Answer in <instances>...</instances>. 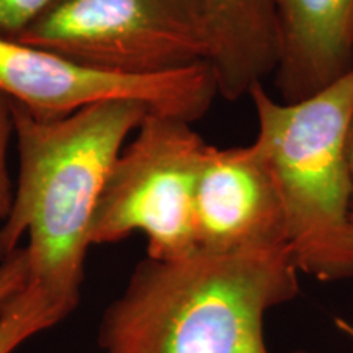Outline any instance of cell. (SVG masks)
<instances>
[{
  "instance_id": "obj_8",
  "label": "cell",
  "mask_w": 353,
  "mask_h": 353,
  "mask_svg": "<svg viewBox=\"0 0 353 353\" xmlns=\"http://www.w3.org/2000/svg\"><path fill=\"white\" fill-rule=\"evenodd\" d=\"M278 100L311 99L353 70V0H275Z\"/></svg>"
},
{
  "instance_id": "obj_7",
  "label": "cell",
  "mask_w": 353,
  "mask_h": 353,
  "mask_svg": "<svg viewBox=\"0 0 353 353\" xmlns=\"http://www.w3.org/2000/svg\"><path fill=\"white\" fill-rule=\"evenodd\" d=\"M198 250L290 249L286 216L262 145L206 148L195 192Z\"/></svg>"
},
{
  "instance_id": "obj_4",
  "label": "cell",
  "mask_w": 353,
  "mask_h": 353,
  "mask_svg": "<svg viewBox=\"0 0 353 353\" xmlns=\"http://www.w3.org/2000/svg\"><path fill=\"white\" fill-rule=\"evenodd\" d=\"M192 125L145 114L105 176L92 221V245L141 232L151 259L175 260L196 252L195 192L208 143Z\"/></svg>"
},
{
  "instance_id": "obj_6",
  "label": "cell",
  "mask_w": 353,
  "mask_h": 353,
  "mask_svg": "<svg viewBox=\"0 0 353 353\" xmlns=\"http://www.w3.org/2000/svg\"><path fill=\"white\" fill-rule=\"evenodd\" d=\"M0 94L25 112L57 120L107 101H139L151 113L195 123L218 95L208 64L154 76H125L0 37Z\"/></svg>"
},
{
  "instance_id": "obj_14",
  "label": "cell",
  "mask_w": 353,
  "mask_h": 353,
  "mask_svg": "<svg viewBox=\"0 0 353 353\" xmlns=\"http://www.w3.org/2000/svg\"><path fill=\"white\" fill-rule=\"evenodd\" d=\"M347 159H348V169H350V179L353 185V112L348 121V131H347Z\"/></svg>"
},
{
  "instance_id": "obj_2",
  "label": "cell",
  "mask_w": 353,
  "mask_h": 353,
  "mask_svg": "<svg viewBox=\"0 0 353 353\" xmlns=\"http://www.w3.org/2000/svg\"><path fill=\"white\" fill-rule=\"evenodd\" d=\"M299 293L290 249L145 257L101 314L100 353H268L265 317Z\"/></svg>"
},
{
  "instance_id": "obj_13",
  "label": "cell",
  "mask_w": 353,
  "mask_h": 353,
  "mask_svg": "<svg viewBox=\"0 0 353 353\" xmlns=\"http://www.w3.org/2000/svg\"><path fill=\"white\" fill-rule=\"evenodd\" d=\"M52 0H0V37L19 39Z\"/></svg>"
},
{
  "instance_id": "obj_5",
  "label": "cell",
  "mask_w": 353,
  "mask_h": 353,
  "mask_svg": "<svg viewBox=\"0 0 353 353\" xmlns=\"http://www.w3.org/2000/svg\"><path fill=\"white\" fill-rule=\"evenodd\" d=\"M19 41L125 76L208 63L192 0H52Z\"/></svg>"
},
{
  "instance_id": "obj_15",
  "label": "cell",
  "mask_w": 353,
  "mask_h": 353,
  "mask_svg": "<svg viewBox=\"0 0 353 353\" xmlns=\"http://www.w3.org/2000/svg\"><path fill=\"white\" fill-rule=\"evenodd\" d=\"M335 327L353 341V322H348L345 319H342V317H335Z\"/></svg>"
},
{
  "instance_id": "obj_3",
  "label": "cell",
  "mask_w": 353,
  "mask_h": 353,
  "mask_svg": "<svg viewBox=\"0 0 353 353\" xmlns=\"http://www.w3.org/2000/svg\"><path fill=\"white\" fill-rule=\"evenodd\" d=\"M249 97L257 114L255 141L275 175L299 273L324 283L353 278V185L347 159L353 70L303 101L273 99L263 85Z\"/></svg>"
},
{
  "instance_id": "obj_1",
  "label": "cell",
  "mask_w": 353,
  "mask_h": 353,
  "mask_svg": "<svg viewBox=\"0 0 353 353\" xmlns=\"http://www.w3.org/2000/svg\"><path fill=\"white\" fill-rule=\"evenodd\" d=\"M12 107L19 174L0 247L8 255L26 237V286L72 312L105 176L151 110L139 101H107L44 120Z\"/></svg>"
},
{
  "instance_id": "obj_9",
  "label": "cell",
  "mask_w": 353,
  "mask_h": 353,
  "mask_svg": "<svg viewBox=\"0 0 353 353\" xmlns=\"http://www.w3.org/2000/svg\"><path fill=\"white\" fill-rule=\"evenodd\" d=\"M208 39L218 95L237 101L276 65L275 0H192Z\"/></svg>"
},
{
  "instance_id": "obj_10",
  "label": "cell",
  "mask_w": 353,
  "mask_h": 353,
  "mask_svg": "<svg viewBox=\"0 0 353 353\" xmlns=\"http://www.w3.org/2000/svg\"><path fill=\"white\" fill-rule=\"evenodd\" d=\"M69 312L25 286L0 321V353H15L30 339L64 321Z\"/></svg>"
},
{
  "instance_id": "obj_11",
  "label": "cell",
  "mask_w": 353,
  "mask_h": 353,
  "mask_svg": "<svg viewBox=\"0 0 353 353\" xmlns=\"http://www.w3.org/2000/svg\"><path fill=\"white\" fill-rule=\"evenodd\" d=\"M12 139H15V118H13L12 101L6 95L0 94V221H6L10 213L13 201V190L15 180L10 175L8 167V151H10ZM3 255L0 247V262Z\"/></svg>"
},
{
  "instance_id": "obj_12",
  "label": "cell",
  "mask_w": 353,
  "mask_h": 353,
  "mask_svg": "<svg viewBox=\"0 0 353 353\" xmlns=\"http://www.w3.org/2000/svg\"><path fill=\"white\" fill-rule=\"evenodd\" d=\"M26 283H28V262H26L25 249L19 247L0 262V321L6 316L13 299L25 290Z\"/></svg>"
},
{
  "instance_id": "obj_16",
  "label": "cell",
  "mask_w": 353,
  "mask_h": 353,
  "mask_svg": "<svg viewBox=\"0 0 353 353\" xmlns=\"http://www.w3.org/2000/svg\"><path fill=\"white\" fill-rule=\"evenodd\" d=\"M293 353H311V352H293Z\"/></svg>"
}]
</instances>
